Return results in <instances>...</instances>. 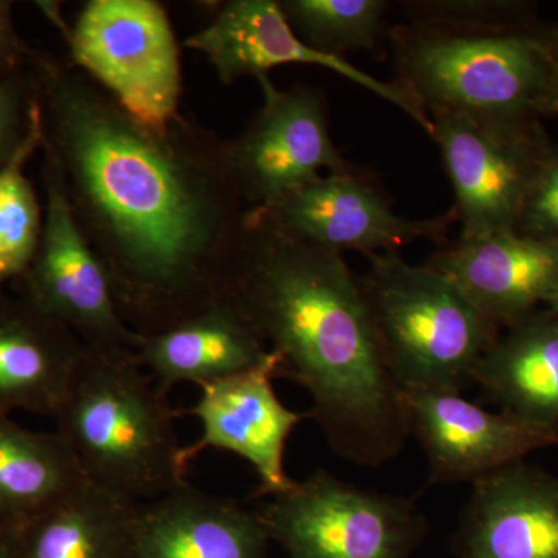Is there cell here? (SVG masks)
Masks as SVG:
<instances>
[{
	"label": "cell",
	"instance_id": "1",
	"mask_svg": "<svg viewBox=\"0 0 558 558\" xmlns=\"http://www.w3.org/2000/svg\"><path fill=\"white\" fill-rule=\"evenodd\" d=\"M44 143L121 318L156 333L226 300L248 208L215 132L135 119L69 60L35 49Z\"/></svg>",
	"mask_w": 558,
	"mask_h": 558
},
{
	"label": "cell",
	"instance_id": "2",
	"mask_svg": "<svg viewBox=\"0 0 558 558\" xmlns=\"http://www.w3.org/2000/svg\"><path fill=\"white\" fill-rule=\"evenodd\" d=\"M229 300L279 359V377L312 398L337 457L379 468L410 438L402 391L385 365L359 278L341 253L279 230L248 209Z\"/></svg>",
	"mask_w": 558,
	"mask_h": 558
},
{
	"label": "cell",
	"instance_id": "3",
	"mask_svg": "<svg viewBox=\"0 0 558 558\" xmlns=\"http://www.w3.org/2000/svg\"><path fill=\"white\" fill-rule=\"evenodd\" d=\"M180 416L131 349L86 348L54 421L87 481L146 502L186 483L175 432Z\"/></svg>",
	"mask_w": 558,
	"mask_h": 558
},
{
	"label": "cell",
	"instance_id": "4",
	"mask_svg": "<svg viewBox=\"0 0 558 558\" xmlns=\"http://www.w3.org/2000/svg\"><path fill=\"white\" fill-rule=\"evenodd\" d=\"M366 258L360 288L400 391H464L501 329L439 271L398 253Z\"/></svg>",
	"mask_w": 558,
	"mask_h": 558
},
{
	"label": "cell",
	"instance_id": "5",
	"mask_svg": "<svg viewBox=\"0 0 558 558\" xmlns=\"http://www.w3.org/2000/svg\"><path fill=\"white\" fill-rule=\"evenodd\" d=\"M398 83L428 113L537 116L558 46L553 24L524 35L450 38L389 32Z\"/></svg>",
	"mask_w": 558,
	"mask_h": 558
},
{
	"label": "cell",
	"instance_id": "6",
	"mask_svg": "<svg viewBox=\"0 0 558 558\" xmlns=\"http://www.w3.org/2000/svg\"><path fill=\"white\" fill-rule=\"evenodd\" d=\"M429 119L457 197L461 240L515 231L529 190L556 145L539 117L442 110Z\"/></svg>",
	"mask_w": 558,
	"mask_h": 558
},
{
	"label": "cell",
	"instance_id": "7",
	"mask_svg": "<svg viewBox=\"0 0 558 558\" xmlns=\"http://www.w3.org/2000/svg\"><path fill=\"white\" fill-rule=\"evenodd\" d=\"M259 515L289 558H410L427 531L413 499L354 486L325 470L293 480Z\"/></svg>",
	"mask_w": 558,
	"mask_h": 558
},
{
	"label": "cell",
	"instance_id": "8",
	"mask_svg": "<svg viewBox=\"0 0 558 558\" xmlns=\"http://www.w3.org/2000/svg\"><path fill=\"white\" fill-rule=\"evenodd\" d=\"M64 35L69 61L135 119L163 126L178 116L179 46L159 2L90 0Z\"/></svg>",
	"mask_w": 558,
	"mask_h": 558
},
{
	"label": "cell",
	"instance_id": "9",
	"mask_svg": "<svg viewBox=\"0 0 558 558\" xmlns=\"http://www.w3.org/2000/svg\"><path fill=\"white\" fill-rule=\"evenodd\" d=\"M40 149L43 236L31 266L13 282L16 295L62 323L92 351H132L138 333L121 318L108 275L76 222L60 161L44 140Z\"/></svg>",
	"mask_w": 558,
	"mask_h": 558
},
{
	"label": "cell",
	"instance_id": "10",
	"mask_svg": "<svg viewBox=\"0 0 558 558\" xmlns=\"http://www.w3.org/2000/svg\"><path fill=\"white\" fill-rule=\"evenodd\" d=\"M264 105L240 137L223 140L227 174L248 209L266 207L289 191L341 172L349 163L329 134L325 95L311 86L278 89L259 76Z\"/></svg>",
	"mask_w": 558,
	"mask_h": 558
},
{
	"label": "cell",
	"instance_id": "11",
	"mask_svg": "<svg viewBox=\"0 0 558 558\" xmlns=\"http://www.w3.org/2000/svg\"><path fill=\"white\" fill-rule=\"evenodd\" d=\"M290 236L341 253H396L417 240H440L454 211L435 219L396 215L369 180L352 168L319 175L278 197L266 207L252 208Z\"/></svg>",
	"mask_w": 558,
	"mask_h": 558
},
{
	"label": "cell",
	"instance_id": "12",
	"mask_svg": "<svg viewBox=\"0 0 558 558\" xmlns=\"http://www.w3.org/2000/svg\"><path fill=\"white\" fill-rule=\"evenodd\" d=\"M409 435L428 459V486L476 483L558 446V433L506 413H490L461 392H402Z\"/></svg>",
	"mask_w": 558,
	"mask_h": 558
},
{
	"label": "cell",
	"instance_id": "13",
	"mask_svg": "<svg viewBox=\"0 0 558 558\" xmlns=\"http://www.w3.org/2000/svg\"><path fill=\"white\" fill-rule=\"evenodd\" d=\"M279 359L270 351L266 362L223 379L201 385V398L190 410L199 418L202 436L180 450V465L189 464L202 451L226 450L247 461L258 473L259 487L253 497H274L292 486L286 472V446L293 428L306 417L286 409L275 392Z\"/></svg>",
	"mask_w": 558,
	"mask_h": 558
},
{
	"label": "cell",
	"instance_id": "14",
	"mask_svg": "<svg viewBox=\"0 0 558 558\" xmlns=\"http://www.w3.org/2000/svg\"><path fill=\"white\" fill-rule=\"evenodd\" d=\"M185 47L205 54L222 84L236 83L242 76L258 80L282 64H311L332 70L403 110L432 135V120L405 87L374 78L344 58L311 49L292 31L278 0L223 2L215 20L191 35Z\"/></svg>",
	"mask_w": 558,
	"mask_h": 558
},
{
	"label": "cell",
	"instance_id": "15",
	"mask_svg": "<svg viewBox=\"0 0 558 558\" xmlns=\"http://www.w3.org/2000/svg\"><path fill=\"white\" fill-rule=\"evenodd\" d=\"M425 266L450 279L499 329L546 306L558 292V242L515 231L459 238Z\"/></svg>",
	"mask_w": 558,
	"mask_h": 558
},
{
	"label": "cell",
	"instance_id": "16",
	"mask_svg": "<svg viewBox=\"0 0 558 558\" xmlns=\"http://www.w3.org/2000/svg\"><path fill=\"white\" fill-rule=\"evenodd\" d=\"M472 487L459 558H558V476L520 461Z\"/></svg>",
	"mask_w": 558,
	"mask_h": 558
},
{
	"label": "cell",
	"instance_id": "17",
	"mask_svg": "<svg viewBox=\"0 0 558 558\" xmlns=\"http://www.w3.org/2000/svg\"><path fill=\"white\" fill-rule=\"evenodd\" d=\"M269 542L259 512L185 483L140 502L131 558H267Z\"/></svg>",
	"mask_w": 558,
	"mask_h": 558
},
{
	"label": "cell",
	"instance_id": "18",
	"mask_svg": "<svg viewBox=\"0 0 558 558\" xmlns=\"http://www.w3.org/2000/svg\"><path fill=\"white\" fill-rule=\"evenodd\" d=\"M84 354L72 330L0 289V414L57 418Z\"/></svg>",
	"mask_w": 558,
	"mask_h": 558
},
{
	"label": "cell",
	"instance_id": "19",
	"mask_svg": "<svg viewBox=\"0 0 558 558\" xmlns=\"http://www.w3.org/2000/svg\"><path fill=\"white\" fill-rule=\"evenodd\" d=\"M135 360L168 396L175 385L197 387L255 368L269 348L229 300L161 332L138 333Z\"/></svg>",
	"mask_w": 558,
	"mask_h": 558
},
{
	"label": "cell",
	"instance_id": "20",
	"mask_svg": "<svg viewBox=\"0 0 558 558\" xmlns=\"http://www.w3.org/2000/svg\"><path fill=\"white\" fill-rule=\"evenodd\" d=\"M499 332L473 376L502 411L558 433V317L545 307Z\"/></svg>",
	"mask_w": 558,
	"mask_h": 558
},
{
	"label": "cell",
	"instance_id": "21",
	"mask_svg": "<svg viewBox=\"0 0 558 558\" xmlns=\"http://www.w3.org/2000/svg\"><path fill=\"white\" fill-rule=\"evenodd\" d=\"M140 502L86 481L9 537V558H131Z\"/></svg>",
	"mask_w": 558,
	"mask_h": 558
},
{
	"label": "cell",
	"instance_id": "22",
	"mask_svg": "<svg viewBox=\"0 0 558 558\" xmlns=\"http://www.w3.org/2000/svg\"><path fill=\"white\" fill-rule=\"evenodd\" d=\"M86 481L60 433L32 432L0 414V535L16 534Z\"/></svg>",
	"mask_w": 558,
	"mask_h": 558
},
{
	"label": "cell",
	"instance_id": "23",
	"mask_svg": "<svg viewBox=\"0 0 558 558\" xmlns=\"http://www.w3.org/2000/svg\"><path fill=\"white\" fill-rule=\"evenodd\" d=\"M295 35L311 49L341 57L374 50L387 28L391 3L384 0H278Z\"/></svg>",
	"mask_w": 558,
	"mask_h": 558
},
{
	"label": "cell",
	"instance_id": "24",
	"mask_svg": "<svg viewBox=\"0 0 558 558\" xmlns=\"http://www.w3.org/2000/svg\"><path fill=\"white\" fill-rule=\"evenodd\" d=\"M43 140L40 119L20 153L0 167V289L25 274L39 248L44 215L25 165Z\"/></svg>",
	"mask_w": 558,
	"mask_h": 558
},
{
	"label": "cell",
	"instance_id": "25",
	"mask_svg": "<svg viewBox=\"0 0 558 558\" xmlns=\"http://www.w3.org/2000/svg\"><path fill=\"white\" fill-rule=\"evenodd\" d=\"M410 28L450 38L524 35L545 28L538 7L523 0H413L400 2Z\"/></svg>",
	"mask_w": 558,
	"mask_h": 558
},
{
	"label": "cell",
	"instance_id": "26",
	"mask_svg": "<svg viewBox=\"0 0 558 558\" xmlns=\"http://www.w3.org/2000/svg\"><path fill=\"white\" fill-rule=\"evenodd\" d=\"M39 86L31 68L0 78V167L9 163L40 123Z\"/></svg>",
	"mask_w": 558,
	"mask_h": 558
},
{
	"label": "cell",
	"instance_id": "27",
	"mask_svg": "<svg viewBox=\"0 0 558 558\" xmlns=\"http://www.w3.org/2000/svg\"><path fill=\"white\" fill-rule=\"evenodd\" d=\"M515 233L558 242V145H554L534 185L529 190Z\"/></svg>",
	"mask_w": 558,
	"mask_h": 558
},
{
	"label": "cell",
	"instance_id": "28",
	"mask_svg": "<svg viewBox=\"0 0 558 558\" xmlns=\"http://www.w3.org/2000/svg\"><path fill=\"white\" fill-rule=\"evenodd\" d=\"M33 50L14 25L13 3L0 0V78L31 68Z\"/></svg>",
	"mask_w": 558,
	"mask_h": 558
},
{
	"label": "cell",
	"instance_id": "29",
	"mask_svg": "<svg viewBox=\"0 0 558 558\" xmlns=\"http://www.w3.org/2000/svg\"><path fill=\"white\" fill-rule=\"evenodd\" d=\"M538 117L558 116V46L554 53L553 68H550L548 86L543 94L538 106Z\"/></svg>",
	"mask_w": 558,
	"mask_h": 558
},
{
	"label": "cell",
	"instance_id": "30",
	"mask_svg": "<svg viewBox=\"0 0 558 558\" xmlns=\"http://www.w3.org/2000/svg\"><path fill=\"white\" fill-rule=\"evenodd\" d=\"M0 558H9V537L0 535Z\"/></svg>",
	"mask_w": 558,
	"mask_h": 558
},
{
	"label": "cell",
	"instance_id": "31",
	"mask_svg": "<svg viewBox=\"0 0 558 558\" xmlns=\"http://www.w3.org/2000/svg\"><path fill=\"white\" fill-rule=\"evenodd\" d=\"M545 307H548V310L553 312V314H556L558 317V292L553 296V300H550Z\"/></svg>",
	"mask_w": 558,
	"mask_h": 558
},
{
	"label": "cell",
	"instance_id": "32",
	"mask_svg": "<svg viewBox=\"0 0 558 558\" xmlns=\"http://www.w3.org/2000/svg\"><path fill=\"white\" fill-rule=\"evenodd\" d=\"M553 31H554V35H556V38L558 40V22H554Z\"/></svg>",
	"mask_w": 558,
	"mask_h": 558
}]
</instances>
